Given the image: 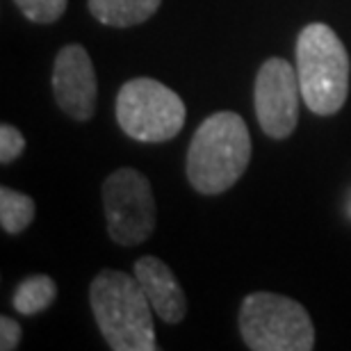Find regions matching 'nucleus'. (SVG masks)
Instances as JSON below:
<instances>
[{"instance_id": "obj_9", "label": "nucleus", "mask_w": 351, "mask_h": 351, "mask_svg": "<svg viewBox=\"0 0 351 351\" xmlns=\"http://www.w3.org/2000/svg\"><path fill=\"white\" fill-rule=\"evenodd\" d=\"M135 278L142 285L151 308L165 324H180L185 319L187 297L169 265L156 256H142L135 263Z\"/></svg>"}, {"instance_id": "obj_15", "label": "nucleus", "mask_w": 351, "mask_h": 351, "mask_svg": "<svg viewBox=\"0 0 351 351\" xmlns=\"http://www.w3.org/2000/svg\"><path fill=\"white\" fill-rule=\"evenodd\" d=\"M21 335H23V328L16 324L14 319H10L7 315L0 317V349L3 351H14L19 347Z\"/></svg>"}, {"instance_id": "obj_10", "label": "nucleus", "mask_w": 351, "mask_h": 351, "mask_svg": "<svg viewBox=\"0 0 351 351\" xmlns=\"http://www.w3.org/2000/svg\"><path fill=\"white\" fill-rule=\"evenodd\" d=\"M162 0H87V10L98 23L110 27H132L149 21Z\"/></svg>"}, {"instance_id": "obj_12", "label": "nucleus", "mask_w": 351, "mask_h": 351, "mask_svg": "<svg viewBox=\"0 0 351 351\" xmlns=\"http://www.w3.org/2000/svg\"><path fill=\"white\" fill-rule=\"evenodd\" d=\"M34 219V201L19 189L3 185L0 187V226L5 233L19 235Z\"/></svg>"}, {"instance_id": "obj_13", "label": "nucleus", "mask_w": 351, "mask_h": 351, "mask_svg": "<svg viewBox=\"0 0 351 351\" xmlns=\"http://www.w3.org/2000/svg\"><path fill=\"white\" fill-rule=\"evenodd\" d=\"M14 5L32 23L51 25L62 19V14L66 12L69 0H14Z\"/></svg>"}, {"instance_id": "obj_5", "label": "nucleus", "mask_w": 351, "mask_h": 351, "mask_svg": "<svg viewBox=\"0 0 351 351\" xmlns=\"http://www.w3.org/2000/svg\"><path fill=\"white\" fill-rule=\"evenodd\" d=\"M117 123L135 142L162 144L185 125L187 108L171 87L153 78H132L119 87Z\"/></svg>"}, {"instance_id": "obj_7", "label": "nucleus", "mask_w": 351, "mask_h": 351, "mask_svg": "<svg viewBox=\"0 0 351 351\" xmlns=\"http://www.w3.org/2000/svg\"><path fill=\"white\" fill-rule=\"evenodd\" d=\"M299 75L290 62L269 58L258 69L254 105L261 130L271 139H287L299 123Z\"/></svg>"}, {"instance_id": "obj_6", "label": "nucleus", "mask_w": 351, "mask_h": 351, "mask_svg": "<svg viewBox=\"0 0 351 351\" xmlns=\"http://www.w3.org/2000/svg\"><path fill=\"white\" fill-rule=\"evenodd\" d=\"M105 226L119 247H137L156 230V196L149 178L130 167L112 171L101 187Z\"/></svg>"}, {"instance_id": "obj_8", "label": "nucleus", "mask_w": 351, "mask_h": 351, "mask_svg": "<svg viewBox=\"0 0 351 351\" xmlns=\"http://www.w3.org/2000/svg\"><path fill=\"white\" fill-rule=\"evenodd\" d=\"M53 94L60 110L73 121L85 123L96 114L98 80L85 46L69 44L53 62Z\"/></svg>"}, {"instance_id": "obj_2", "label": "nucleus", "mask_w": 351, "mask_h": 351, "mask_svg": "<svg viewBox=\"0 0 351 351\" xmlns=\"http://www.w3.org/2000/svg\"><path fill=\"white\" fill-rule=\"evenodd\" d=\"M251 162V135L237 112L221 110L196 128L187 149V180L199 194L217 196L242 178Z\"/></svg>"}, {"instance_id": "obj_14", "label": "nucleus", "mask_w": 351, "mask_h": 351, "mask_svg": "<svg viewBox=\"0 0 351 351\" xmlns=\"http://www.w3.org/2000/svg\"><path fill=\"white\" fill-rule=\"evenodd\" d=\"M25 151V137L10 123L0 125V165L14 162Z\"/></svg>"}, {"instance_id": "obj_11", "label": "nucleus", "mask_w": 351, "mask_h": 351, "mask_svg": "<svg viewBox=\"0 0 351 351\" xmlns=\"http://www.w3.org/2000/svg\"><path fill=\"white\" fill-rule=\"evenodd\" d=\"M55 297H58V283L46 274H34V276L21 280L19 287L14 290L12 304L16 313L30 317V315L46 311L55 301Z\"/></svg>"}, {"instance_id": "obj_3", "label": "nucleus", "mask_w": 351, "mask_h": 351, "mask_svg": "<svg viewBox=\"0 0 351 351\" xmlns=\"http://www.w3.org/2000/svg\"><path fill=\"white\" fill-rule=\"evenodd\" d=\"M297 75L301 98L313 114L331 117L349 96V53L338 32L326 23H311L297 37Z\"/></svg>"}, {"instance_id": "obj_1", "label": "nucleus", "mask_w": 351, "mask_h": 351, "mask_svg": "<svg viewBox=\"0 0 351 351\" xmlns=\"http://www.w3.org/2000/svg\"><path fill=\"white\" fill-rule=\"evenodd\" d=\"M89 306L112 351H158L153 308L139 280L121 269H101L89 285Z\"/></svg>"}, {"instance_id": "obj_4", "label": "nucleus", "mask_w": 351, "mask_h": 351, "mask_svg": "<svg viewBox=\"0 0 351 351\" xmlns=\"http://www.w3.org/2000/svg\"><path fill=\"white\" fill-rule=\"evenodd\" d=\"M240 335L254 351H311L315 326L299 301L276 292H251L240 306Z\"/></svg>"}]
</instances>
